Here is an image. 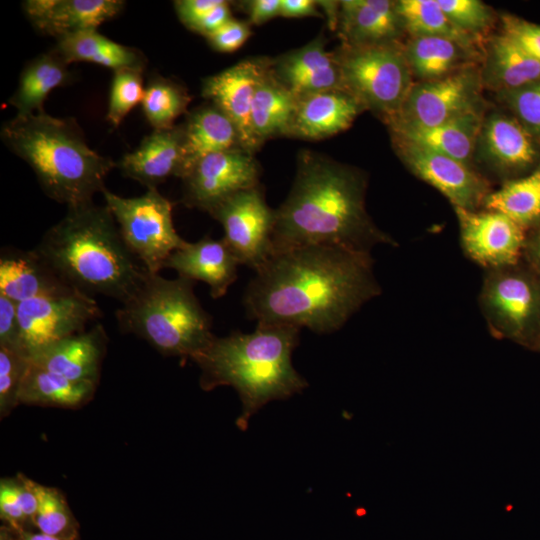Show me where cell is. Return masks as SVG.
Instances as JSON below:
<instances>
[{"mask_svg": "<svg viewBox=\"0 0 540 540\" xmlns=\"http://www.w3.org/2000/svg\"><path fill=\"white\" fill-rule=\"evenodd\" d=\"M255 272L243 304L257 325L332 333L381 292L370 254L337 246L277 252Z\"/></svg>", "mask_w": 540, "mask_h": 540, "instance_id": "obj_1", "label": "cell"}, {"mask_svg": "<svg viewBox=\"0 0 540 540\" xmlns=\"http://www.w3.org/2000/svg\"><path fill=\"white\" fill-rule=\"evenodd\" d=\"M364 183L353 171L305 151L284 203L274 211L272 254L312 245L370 253L392 239L374 226L364 208Z\"/></svg>", "mask_w": 540, "mask_h": 540, "instance_id": "obj_2", "label": "cell"}, {"mask_svg": "<svg viewBox=\"0 0 540 540\" xmlns=\"http://www.w3.org/2000/svg\"><path fill=\"white\" fill-rule=\"evenodd\" d=\"M67 209L35 250L73 288L124 303L148 271L124 243L106 205L90 202Z\"/></svg>", "mask_w": 540, "mask_h": 540, "instance_id": "obj_3", "label": "cell"}, {"mask_svg": "<svg viewBox=\"0 0 540 540\" xmlns=\"http://www.w3.org/2000/svg\"><path fill=\"white\" fill-rule=\"evenodd\" d=\"M299 333L294 326L257 325L251 333L215 337L193 360L201 369L203 390L231 386L237 391L242 402L236 420L240 430L245 431L252 415L267 403L287 399L308 386L291 360Z\"/></svg>", "mask_w": 540, "mask_h": 540, "instance_id": "obj_4", "label": "cell"}, {"mask_svg": "<svg viewBox=\"0 0 540 540\" xmlns=\"http://www.w3.org/2000/svg\"><path fill=\"white\" fill-rule=\"evenodd\" d=\"M3 144L33 170L43 192L67 208L93 202L117 164L91 149L73 118L41 113L4 122Z\"/></svg>", "mask_w": 540, "mask_h": 540, "instance_id": "obj_5", "label": "cell"}, {"mask_svg": "<svg viewBox=\"0 0 540 540\" xmlns=\"http://www.w3.org/2000/svg\"><path fill=\"white\" fill-rule=\"evenodd\" d=\"M194 283L148 272L116 311L118 327L144 339L163 355L194 360L216 337L211 316L194 294Z\"/></svg>", "mask_w": 540, "mask_h": 540, "instance_id": "obj_6", "label": "cell"}, {"mask_svg": "<svg viewBox=\"0 0 540 540\" xmlns=\"http://www.w3.org/2000/svg\"><path fill=\"white\" fill-rule=\"evenodd\" d=\"M336 55L347 92L390 123L397 119L413 88L405 52L388 42L344 44Z\"/></svg>", "mask_w": 540, "mask_h": 540, "instance_id": "obj_7", "label": "cell"}, {"mask_svg": "<svg viewBox=\"0 0 540 540\" xmlns=\"http://www.w3.org/2000/svg\"><path fill=\"white\" fill-rule=\"evenodd\" d=\"M102 194L124 243L149 273H159L169 256L187 244L175 230L173 204L157 188L129 198L106 188Z\"/></svg>", "mask_w": 540, "mask_h": 540, "instance_id": "obj_8", "label": "cell"}, {"mask_svg": "<svg viewBox=\"0 0 540 540\" xmlns=\"http://www.w3.org/2000/svg\"><path fill=\"white\" fill-rule=\"evenodd\" d=\"M102 316L95 299L79 290L18 303L20 342L29 358L35 352L82 332Z\"/></svg>", "mask_w": 540, "mask_h": 540, "instance_id": "obj_9", "label": "cell"}, {"mask_svg": "<svg viewBox=\"0 0 540 540\" xmlns=\"http://www.w3.org/2000/svg\"><path fill=\"white\" fill-rule=\"evenodd\" d=\"M209 214L222 225L223 239L240 264L257 271L272 255L275 213L258 186L228 197Z\"/></svg>", "mask_w": 540, "mask_h": 540, "instance_id": "obj_10", "label": "cell"}, {"mask_svg": "<svg viewBox=\"0 0 540 540\" xmlns=\"http://www.w3.org/2000/svg\"><path fill=\"white\" fill-rule=\"evenodd\" d=\"M259 168L242 148L210 154L200 159L182 178L183 202L210 212L228 197L258 186Z\"/></svg>", "mask_w": 540, "mask_h": 540, "instance_id": "obj_11", "label": "cell"}, {"mask_svg": "<svg viewBox=\"0 0 540 540\" xmlns=\"http://www.w3.org/2000/svg\"><path fill=\"white\" fill-rule=\"evenodd\" d=\"M480 304L492 333L517 338L525 334L539 308V294L525 276L505 268L486 276Z\"/></svg>", "mask_w": 540, "mask_h": 540, "instance_id": "obj_12", "label": "cell"}, {"mask_svg": "<svg viewBox=\"0 0 540 540\" xmlns=\"http://www.w3.org/2000/svg\"><path fill=\"white\" fill-rule=\"evenodd\" d=\"M455 211L463 249L473 261L491 270L517 263L525 240L523 226L496 211Z\"/></svg>", "mask_w": 540, "mask_h": 540, "instance_id": "obj_13", "label": "cell"}, {"mask_svg": "<svg viewBox=\"0 0 540 540\" xmlns=\"http://www.w3.org/2000/svg\"><path fill=\"white\" fill-rule=\"evenodd\" d=\"M269 65L265 60H244L206 78L202 85L203 97L211 100L232 121L240 147L251 154L259 146L251 123L253 99Z\"/></svg>", "mask_w": 540, "mask_h": 540, "instance_id": "obj_14", "label": "cell"}, {"mask_svg": "<svg viewBox=\"0 0 540 540\" xmlns=\"http://www.w3.org/2000/svg\"><path fill=\"white\" fill-rule=\"evenodd\" d=\"M400 155L410 170L442 193L455 208L475 210L484 201L485 183L464 164L397 138Z\"/></svg>", "mask_w": 540, "mask_h": 540, "instance_id": "obj_15", "label": "cell"}, {"mask_svg": "<svg viewBox=\"0 0 540 540\" xmlns=\"http://www.w3.org/2000/svg\"><path fill=\"white\" fill-rule=\"evenodd\" d=\"M475 85L473 75L462 72L413 86L391 123L432 127L458 118L475 110Z\"/></svg>", "mask_w": 540, "mask_h": 540, "instance_id": "obj_16", "label": "cell"}, {"mask_svg": "<svg viewBox=\"0 0 540 540\" xmlns=\"http://www.w3.org/2000/svg\"><path fill=\"white\" fill-rule=\"evenodd\" d=\"M107 342L104 327L96 323L35 352L29 361L71 381L98 384Z\"/></svg>", "mask_w": 540, "mask_h": 540, "instance_id": "obj_17", "label": "cell"}, {"mask_svg": "<svg viewBox=\"0 0 540 540\" xmlns=\"http://www.w3.org/2000/svg\"><path fill=\"white\" fill-rule=\"evenodd\" d=\"M120 0H28L22 8L32 26L41 34L55 37L97 30L123 9Z\"/></svg>", "mask_w": 540, "mask_h": 540, "instance_id": "obj_18", "label": "cell"}, {"mask_svg": "<svg viewBox=\"0 0 540 540\" xmlns=\"http://www.w3.org/2000/svg\"><path fill=\"white\" fill-rule=\"evenodd\" d=\"M271 69L276 78L295 96L325 90H345L336 52L325 48L323 37L279 58Z\"/></svg>", "mask_w": 540, "mask_h": 540, "instance_id": "obj_19", "label": "cell"}, {"mask_svg": "<svg viewBox=\"0 0 540 540\" xmlns=\"http://www.w3.org/2000/svg\"><path fill=\"white\" fill-rule=\"evenodd\" d=\"M238 261L223 238L205 236L174 251L164 264L179 277L205 282L214 299L223 297L237 279ZM163 268V269H164Z\"/></svg>", "mask_w": 540, "mask_h": 540, "instance_id": "obj_20", "label": "cell"}, {"mask_svg": "<svg viewBox=\"0 0 540 540\" xmlns=\"http://www.w3.org/2000/svg\"><path fill=\"white\" fill-rule=\"evenodd\" d=\"M363 106L345 90H325L296 97L287 135L318 140L347 129Z\"/></svg>", "mask_w": 540, "mask_h": 540, "instance_id": "obj_21", "label": "cell"}, {"mask_svg": "<svg viewBox=\"0 0 540 540\" xmlns=\"http://www.w3.org/2000/svg\"><path fill=\"white\" fill-rule=\"evenodd\" d=\"M183 128L154 129L140 145L125 154L117 166L122 175L148 188H157L171 176L180 178Z\"/></svg>", "mask_w": 540, "mask_h": 540, "instance_id": "obj_22", "label": "cell"}, {"mask_svg": "<svg viewBox=\"0 0 540 540\" xmlns=\"http://www.w3.org/2000/svg\"><path fill=\"white\" fill-rule=\"evenodd\" d=\"M75 290L33 248H4L0 254V294L16 303ZM77 290V289H76Z\"/></svg>", "mask_w": 540, "mask_h": 540, "instance_id": "obj_23", "label": "cell"}, {"mask_svg": "<svg viewBox=\"0 0 540 540\" xmlns=\"http://www.w3.org/2000/svg\"><path fill=\"white\" fill-rule=\"evenodd\" d=\"M182 128L181 179L200 159L213 153L241 148L234 124L213 104L192 112Z\"/></svg>", "mask_w": 540, "mask_h": 540, "instance_id": "obj_24", "label": "cell"}, {"mask_svg": "<svg viewBox=\"0 0 540 540\" xmlns=\"http://www.w3.org/2000/svg\"><path fill=\"white\" fill-rule=\"evenodd\" d=\"M338 23L347 45L392 42L402 25L395 2L388 0L341 1Z\"/></svg>", "mask_w": 540, "mask_h": 540, "instance_id": "obj_25", "label": "cell"}, {"mask_svg": "<svg viewBox=\"0 0 540 540\" xmlns=\"http://www.w3.org/2000/svg\"><path fill=\"white\" fill-rule=\"evenodd\" d=\"M391 124L397 138L467 164L480 130V116L475 109L458 118L432 127L414 126L400 122Z\"/></svg>", "mask_w": 540, "mask_h": 540, "instance_id": "obj_26", "label": "cell"}, {"mask_svg": "<svg viewBox=\"0 0 540 540\" xmlns=\"http://www.w3.org/2000/svg\"><path fill=\"white\" fill-rule=\"evenodd\" d=\"M68 63L54 50L31 59L19 76L18 86L9 99L16 115L44 112V102L52 90L70 83Z\"/></svg>", "mask_w": 540, "mask_h": 540, "instance_id": "obj_27", "label": "cell"}, {"mask_svg": "<svg viewBox=\"0 0 540 540\" xmlns=\"http://www.w3.org/2000/svg\"><path fill=\"white\" fill-rule=\"evenodd\" d=\"M54 50L68 63L88 62L113 71L143 70L146 58L141 51L110 40L97 30L81 31L56 39Z\"/></svg>", "mask_w": 540, "mask_h": 540, "instance_id": "obj_28", "label": "cell"}, {"mask_svg": "<svg viewBox=\"0 0 540 540\" xmlns=\"http://www.w3.org/2000/svg\"><path fill=\"white\" fill-rule=\"evenodd\" d=\"M97 384L75 382L29 361L18 394V404L77 408L94 395Z\"/></svg>", "mask_w": 540, "mask_h": 540, "instance_id": "obj_29", "label": "cell"}, {"mask_svg": "<svg viewBox=\"0 0 540 540\" xmlns=\"http://www.w3.org/2000/svg\"><path fill=\"white\" fill-rule=\"evenodd\" d=\"M295 105L296 97L276 78L270 63L258 83L251 109L258 145L270 137L287 135Z\"/></svg>", "mask_w": 540, "mask_h": 540, "instance_id": "obj_30", "label": "cell"}, {"mask_svg": "<svg viewBox=\"0 0 540 540\" xmlns=\"http://www.w3.org/2000/svg\"><path fill=\"white\" fill-rule=\"evenodd\" d=\"M485 148L498 164L521 168L535 159V149L526 130L515 120L501 115L492 116L483 131Z\"/></svg>", "mask_w": 540, "mask_h": 540, "instance_id": "obj_31", "label": "cell"}, {"mask_svg": "<svg viewBox=\"0 0 540 540\" xmlns=\"http://www.w3.org/2000/svg\"><path fill=\"white\" fill-rule=\"evenodd\" d=\"M489 71L495 84L509 91L540 81V62L504 34L492 42Z\"/></svg>", "mask_w": 540, "mask_h": 540, "instance_id": "obj_32", "label": "cell"}, {"mask_svg": "<svg viewBox=\"0 0 540 540\" xmlns=\"http://www.w3.org/2000/svg\"><path fill=\"white\" fill-rule=\"evenodd\" d=\"M488 210L500 212L525 227L540 218V168L530 175L509 181L487 194Z\"/></svg>", "mask_w": 540, "mask_h": 540, "instance_id": "obj_33", "label": "cell"}, {"mask_svg": "<svg viewBox=\"0 0 540 540\" xmlns=\"http://www.w3.org/2000/svg\"><path fill=\"white\" fill-rule=\"evenodd\" d=\"M395 5L401 24L413 37L440 36L468 45L469 34L448 18L437 0H401Z\"/></svg>", "mask_w": 540, "mask_h": 540, "instance_id": "obj_34", "label": "cell"}, {"mask_svg": "<svg viewBox=\"0 0 540 540\" xmlns=\"http://www.w3.org/2000/svg\"><path fill=\"white\" fill-rule=\"evenodd\" d=\"M457 42L440 36L413 37L405 52L413 74L432 81L447 76L460 57Z\"/></svg>", "mask_w": 540, "mask_h": 540, "instance_id": "obj_35", "label": "cell"}, {"mask_svg": "<svg viewBox=\"0 0 540 540\" xmlns=\"http://www.w3.org/2000/svg\"><path fill=\"white\" fill-rule=\"evenodd\" d=\"M188 92L180 84L159 75L152 76L145 86L142 109L154 129L174 126L175 119L186 111Z\"/></svg>", "mask_w": 540, "mask_h": 540, "instance_id": "obj_36", "label": "cell"}, {"mask_svg": "<svg viewBox=\"0 0 540 540\" xmlns=\"http://www.w3.org/2000/svg\"><path fill=\"white\" fill-rule=\"evenodd\" d=\"M33 486L38 498L33 525L48 535L76 539V521L60 491L34 481Z\"/></svg>", "mask_w": 540, "mask_h": 540, "instance_id": "obj_37", "label": "cell"}, {"mask_svg": "<svg viewBox=\"0 0 540 540\" xmlns=\"http://www.w3.org/2000/svg\"><path fill=\"white\" fill-rule=\"evenodd\" d=\"M142 72L134 68L113 71L106 119L114 128L135 106L142 103L145 91Z\"/></svg>", "mask_w": 540, "mask_h": 540, "instance_id": "obj_38", "label": "cell"}, {"mask_svg": "<svg viewBox=\"0 0 540 540\" xmlns=\"http://www.w3.org/2000/svg\"><path fill=\"white\" fill-rule=\"evenodd\" d=\"M29 358L20 351L0 346V412L7 415L18 405V394Z\"/></svg>", "mask_w": 540, "mask_h": 540, "instance_id": "obj_39", "label": "cell"}, {"mask_svg": "<svg viewBox=\"0 0 540 540\" xmlns=\"http://www.w3.org/2000/svg\"><path fill=\"white\" fill-rule=\"evenodd\" d=\"M448 18L462 31L477 32L491 22V12L478 0H437Z\"/></svg>", "mask_w": 540, "mask_h": 540, "instance_id": "obj_40", "label": "cell"}, {"mask_svg": "<svg viewBox=\"0 0 540 540\" xmlns=\"http://www.w3.org/2000/svg\"><path fill=\"white\" fill-rule=\"evenodd\" d=\"M508 100L525 126L540 132V81L510 91Z\"/></svg>", "mask_w": 540, "mask_h": 540, "instance_id": "obj_41", "label": "cell"}, {"mask_svg": "<svg viewBox=\"0 0 540 540\" xmlns=\"http://www.w3.org/2000/svg\"><path fill=\"white\" fill-rule=\"evenodd\" d=\"M503 34L540 62V25L507 16L503 18Z\"/></svg>", "mask_w": 540, "mask_h": 540, "instance_id": "obj_42", "label": "cell"}, {"mask_svg": "<svg viewBox=\"0 0 540 540\" xmlns=\"http://www.w3.org/2000/svg\"><path fill=\"white\" fill-rule=\"evenodd\" d=\"M250 34V27L247 23L232 18L206 38L213 49L228 53L240 48Z\"/></svg>", "mask_w": 540, "mask_h": 540, "instance_id": "obj_43", "label": "cell"}, {"mask_svg": "<svg viewBox=\"0 0 540 540\" xmlns=\"http://www.w3.org/2000/svg\"><path fill=\"white\" fill-rule=\"evenodd\" d=\"M0 346L23 353L20 342L18 303L0 294ZM24 354V353H23Z\"/></svg>", "mask_w": 540, "mask_h": 540, "instance_id": "obj_44", "label": "cell"}, {"mask_svg": "<svg viewBox=\"0 0 540 540\" xmlns=\"http://www.w3.org/2000/svg\"><path fill=\"white\" fill-rule=\"evenodd\" d=\"M0 515L15 532L25 529L28 521L19 503L14 479H2L0 483Z\"/></svg>", "mask_w": 540, "mask_h": 540, "instance_id": "obj_45", "label": "cell"}, {"mask_svg": "<svg viewBox=\"0 0 540 540\" xmlns=\"http://www.w3.org/2000/svg\"><path fill=\"white\" fill-rule=\"evenodd\" d=\"M222 0H178L174 1L179 20L194 31L199 22Z\"/></svg>", "mask_w": 540, "mask_h": 540, "instance_id": "obj_46", "label": "cell"}, {"mask_svg": "<svg viewBox=\"0 0 540 540\" xmlns=\"http://www.w3.org/2000/svg\"><path fill=\"white\" fill-rule=\"evenodd\" d=\"M230 19H232V17L229 3L222 0L219 5L212 9L199 22L194 31L207 37L226 24Z\"/></svg>", "mask_w": 540, "mask_h": 540, "instance_id": "obj_47", "label": "cell"}, {"mask_svg": "<svg viewBox=\"0 0 540 540\" xmlns=\"http://www.w3.org/2000/svg\"><path fill=\"white\" fill-rule=\"evenodd\" d=\"M281 0H254L248 4L251 23L259 25L280 15Z\"/></svg>", "mask_w": 540, "mask_h": 540, "instance_id": "obj_48", "label": "cell"}, {"mask_svg": "<svg viewBox=\"0 0 540 540\" xmlns=\"http://www.w3.org/2000/svg\"><path fill=\"white\" fill-rule=\"evenodd\" d=\"M317 1L281 0L280 15L284 17L320 16Z\"/></svg>", "mask_w": 540, "mask_h": 540, "instance_id": "obj_49", "label": "cell"}, {"mask_svg": "<svg viewBox=\"0 0 540 540\" xmlns=\"http://www.w3.org/2000/svg\"><path fill=\"white\" fill-rule=\"evenodd\" d=\"M18 540H76L73 538H62L57 536L48 535L42 532H31L28 530H22L16 532Z\"/></svg>", "mask_w": 540, "mask_h": 540, "instance_id": "obj_50", "label": "cell"}, {"mask_svg": "<svg viewBox=\"0 0 540 540\" xmlns=\"http://www.w3.org/2000/svg\"><path fill=\"white\" fill-rule=\"evenodd\" d=\"M531 249H532L533 256L535 257L536 261L540 265V232L534 238L531 244Z\"/></svg>", "mask_w": 540, "mask_h": 540, "instance_id": "obj_51", "label": "cell"}, {"mask_svg": "<svg viewBox=\"0 0 540 540\" xmlns=\"http://www.w3.org/2000/svg\"><path fill=\"white\" fill-rule=\"evenodd\" d=\"M12 531H13V529L8 530L6 527H2L1 528V533H0V540H18L17 539V534H16V537L12 536V534H11Z\"/></svg>", "mask_w": 540, "mask_h": 540, "instance_id": "obj_52", "label": "cell"}]
</instances>
